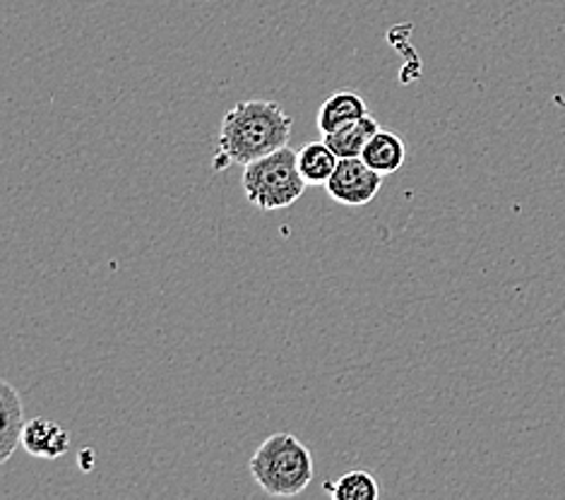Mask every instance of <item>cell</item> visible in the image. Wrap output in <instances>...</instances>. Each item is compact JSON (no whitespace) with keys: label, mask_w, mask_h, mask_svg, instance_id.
<instances>
[{"label":"cell","mask_w":565,"mask_h":500,"mask_svg":"<svg viewBox=\"0 0 565 500\" xmlns=\"http://www.w3.org/2000/svg\"><path fill=\"white\" fill-rule=\"evenodd\" d=\"M361 159L366 161V164L379 171L381 175H393L397 173L402 167H405V159H407V145L405 140L399 138L397 132H390V130H379L369 140L366 150H363Z\"/></svg>","instance_id":"ba28073f"},{"label":"cell","mask_w":565,"mask_h":500,"mask_svg":"<svg viewBox=\"0 0 565 500\" xmlns=\"http://www.w3.org/2000/svg\"><path fill=\"white\" fill-rule=\"evenodd\" d=\"M296 159H299V171L308 185H328L330 175L340 164V157L334 155V150L326 140L303 145L301 150L296 152Z\"/></svg>","instance_id":"9c48e42d"},{"label":"cell","mask_w":565,"mask_h":500,"mask_svg":"<svg viewBox=\"0 0 565 500\" xmlns=\"http://www.w3.org/2000/svg\"><path fill=\"white\" fill-rule=\"evenodd\" d=\"M0 465H6L22 445V434L26 426L24 407L20 400V392L12 387L8 381L0 383Z\"/></svg>","instance_id":"8992f818"},{"label":"cell","mask_w":565,"mask_h":500,"mask_svg":"<svg viewBox=\"0 0 565 500\" xmlns=\"http://www.w3.org/2000/svg\"><path fill=\"white\" fill-rule=\"evenodd\" d=\"M241 183H244L246 200L263 212L294 205L308 185L299 171V159L289 145L246 164Z\"/></svg>","instance_id":"3957f363"},{"label":"cell","mask_w":565,"mask_h":500,"mask_svg":"<svg viewBox=\"0 0 565 500\" xmlns=\"http://www.w3.org/2000/svg\"><path fill=\"white\" fill-rule=\"evenodd\" d=\"M92 457H94L92 450H85V453H83V469H87V471L92 469Z\"/></svg>","instance_id":"7c38bea8"},{"label":"cell","mask_w":565,"mask_h":500,"mask_svg":"<svg viewBox=\"0 0 565 500\" xmlns=\"http://www.w3.org/2000/svg\"><path fill=\"white\" fill-rule=\"evenodd\" d=\"M385 175L373 171L361 157L340 159L338 169L330 175L326 191L332 200L342 202L349 208H361L381 193Z\"/></svg>","instance_id":"277c9868"},{"label":"cell","mask_w":565,"mask_h":500,"mask_svg":"<svg viewBox=\"0 0 565 500\" xmlns=\"http://www.w3.org/2000/svg\"><path fill=\"white\" fill-rule=\"evenodd\" d=\"M381 130L379 120H375L371 114L363 116L356 124H349L340 130L328 132L326 135V142L332 147L334 155L340 159H352V157H361L363 150H366L369 140L373 138L375 132Z\"/></svg>","instance_id":"30bf717a"},{"label":"cell","mask_w":565,"mask_h":500,"mask_svg":"<svg viewBox=\"0 0 565 500\" xmlns=\"http://www.w3.org/2000/svg\"><path fill=\"white\" fill-rule=\"evenodd\" d=\"M369 104L356 92H334L332 97L322 102L318 111V128L322 135L340 130L349 124H356L363 116H369Z\"/></svg>","instance_id":"52a82bcc"},{"label":"cell","mask_w":565,"mask_h":500,"mask_svg":"<svg viewBox=\"0 0 565 500\" xmlns=\"http://www.w3.org/2000/svg\"><path fill=\"white\" fill-rule=\"evenodd\" d=\"M294 118L270 99H244L226 111L217 138V155L212 169L224 171L232 164L246 167L250 161L273 155L291 140Z\"/></svg>","instance_id":"6da1fadb"},{"label":"cell","mask_w":565,"mask_h":500,"mask_svg":"<svg viewBox=\"0 0 565 500\" xmlns=\"http://www.w3.org/2000/svg\"><path fill=\"white\" fill-rule=\"evenodd\" d=\"M326 493H330L334 500H375L381 496L379 481H375L373 475L369 471H347L344 477L334 479V481H326Z\"/></svg>","instance_id":"8fae6325"},{"label":"cell","mask_w":565,"mask_h":500,"mask_svg":"<svg viewBox=\"0 0 565 500\" xmlns=\"http://www.w3.org/2000/svg\"><path fill=\"white\" fill-rule=\"evenodd\" d=\"M250 477L273 498H291L308 489L316 465L308 445L291 434H275L260 443L248 462Z\"/></svg>","instance_id":"7a4b0ae2"},{"label":"cell","mask_w":565,"mask_h":500,"mask_svg":"<svg viewBox=\"0 0 565 500\" xmlns=\"http://www.w3.org/2000/svg\"><path fill=\"white\" fill-rule=\"evenodd\" d=\"M22 448L39 459H58L71 448V436L58 422L30 418L22 434Z\"/></svg>","instance_id":"5b68a950"}]
</instances>
